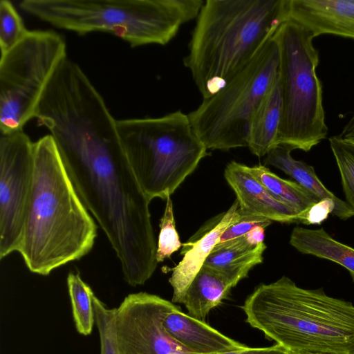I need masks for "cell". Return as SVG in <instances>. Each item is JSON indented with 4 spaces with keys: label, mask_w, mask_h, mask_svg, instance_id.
Listing matches in <instances>:
<instances>
[{
    "label": "cell",
    "mask_w": 354,
    "mask_h": 354,
    "mask_svg": "<svg viewBox=\"0 0 354 354\" xmlns=\"http://www.w3.org/2000/svg\"><path fill=\"white\" fill-rule=\"evenodd\" d=\"M83 204L118 258L125 281L143 285L158 262L150 201L126 157L107 106L84 100L61 110L48 127Z\"/></svg>",
    "instance_id": "6da1fadb"
},
{
    "label": "cell",
    "mask_w": 354,
    "mask_h": 354,
    "mask_svg": "<svg viewBox=\"0 0 354 354\" xmlns=\"http://www.w3.org/2000/svg\"><path fill=\"white\" fill-rule=\"evenodd\" d=\"M97 227L79 197L51 135L35 142L32 185L18 252L48 275L92 250Z\"/></svg>",
    "instance_id": "7a4b0ae2"
},
{
    "label": "cell",
    "mask_w": 354,
    "mask_h": 354,
    "mask_svg": "<svg viewBox=\"0 0 354 354\" xmlns=\"http://www.w3.org/2000/svg\"><path fill=\"white\" fill-rule=\"evenodd\" d=\"M288 0H206L184 64L203 96L221 90L287 19Z\"/></svg>",
    "instance_id": "3957f363"
},
{
    "label": "cell",
    "mask_w": 354,
    "mask_h": 354,
    "mask_svg": "<svg viewBox=\"0 0 354 354\" xmlns=\"http://www.w3.org/2000/svg\"><path fill=\"white\" fill-rule=\"evenodd\" d=\"M246 322L289 352L354 354V305L283 276L241 306Z\"/></svg>",
    "instance_id": "277c9868"
},
{
    "label": "cell",
    "mask_w": 354,
    "mask_h": 354,
    "mask_svg": "<svg viewBox=\"0 0 354 354\" xmlns=\"http://www.w3.org/2000/svg\"><path fill=\"white\" fill-rule=\"evenodd\" d=\"M203 0H24L19 7L51 26L114 35L131 47L166 45L197 18Z\"/></svg>",
    "instance_id": "5b68a950"
},
{
    "label": "cell",
    "mask_w": 354,
    "mask_h": 354,
    "mask_svg": "<svg viewBox=\"0 0 354 354\" xmlns=\"http://www.w3.org/2000/svg\"><path fill=\"white\" fill-rule=\"evenodd\" d=\"M129 165L151 201L167 199L208 155L188 115L117 120Z\"/></svg>",
    "instance_id": "8992f818"
},
{
    "label": "cell",
    "mask_w": 354,
    "mask_h": 354,
    "mask_svg": "<svg viewBox=\"0 0 354 354\" xmlns=\"http://www.w3.org/2000/svg\"><path fill=\"white\" fill-rule=\"evenodd\" d=\"M273 37L279 50L278 78L282 108L276 145L307 152L328 134L322 86L316 72L319 58L313 45L315 36L288 19Z\"/></svg>",
    "instance_id": "52a82bcc"
},
{
    "label": "cell",
    "mask_w": 354,
    "mask_h": 354,
    "mask_svg": "<svg viewBox=\"0 0 354 354\" xmlns=\"http://www.w3.org/2000/svg\"><path fill=\"white\" fill-rule=\"evenodd\" d=\"M279 50L273 36L221 90L188 115L207 149L248 147L254 115L278 77Z\"/></svg>",
    "instance_id": "ba28073f"
},
{
    "label": "cell",
    "mask_w": 354,
    "mask_h": 354,
    "mask_svg": "<svg viewBox=\"0 0 354 354\" xmlns=\"http://www.w3.org/2000/svg\"><path fill=\"white\" fill-rule=\"evenodd\" d=\"M67 58L64 38L51 30H29L0 59V131H23L50 82Z\"/></svg>",
    "instance_id": "9c48e42d"
},
{
    "label": "cell",
    "mask_w": 354,
    "mask_h": 354,
    "mask_svg": "<svg viewBox=\"0 0 354 354\" xmlns=\"http://www.w3.org/2000/svg\"><path fill=\"white\" fill-rule=\"evenodd\" d=\"M35 142L24 131L0 138V258L18 252L31 193Z\"/></svg>",
    "instance_id": "30bf717a"
},
{
    "label": "cell",
    "mask_w": 354,
    "mask_h": 354,
    "mask_svg": "<svg viewBox=\"0 0 354 354\" xmlns=\"http://www.w3.org/2000/svg\"><path fill=\"white\" fill-rule=\"evenodd\" d=\"M180 308L159 296L129 295L116 308L115 333L119 354H196L165 330L163 320Z\"/></svg>",
    "instance_id": "8fae6325"
},
{
    "label": "cell",
    "mask_w": 354,
    "mask_h": 354,
    "mask_svg": "<svg viewBox=\"0 0 354 354\" xmlns=\"http://www.w3.org/2000/svg\"><path fill=\"white\" fill-rule=\"evenodd\" d=\"M288 19L315 37L333 35L354 39V0H288Z\"/></svg>",
    "instance_id": "7c38bea8"
},
{
    "label": "cell",
    "mask_w": 354,
    "mask_h": 354,
    "mask_svg": "<svg viewBox=\"0 0 354 354\" xmlns=\"http://www.w3.org/2000/svg\"><path fill=\"white\" fill-rule=\"evenodd\" d=\"M224 176L236 196L241 212L282 223H297V213L276 199L250 173L248 166L232 161L227 165Z\"/></svg>",
    "instance_id": "4fadbf2b"
},
{
    "label": "cell",
    "mask_w": 354,
    "mask_h": 354,
    "mask_svg": "<svg viewBox=\"0 0 354 354\" xmlns=\"http://www.w3.org/2000/svg\"><path fill=\"white\" fill-rule=\"evenodd\" d=\"M239 203L236 200L221 216L215 225L197 241L183 245L182 260L172 268L169 282L173 289L172 303L183 304L186 292L193 279L204 265L225 229L239 216Z\"/></svg>",
    "instance_id": "5bb4252c"
},
{
    "label": "cell",
    "mask_w": 354,
    "mask_h": 354,
    "mask_svg": "<svg viewBox=\"0 0 354 354\" xmlns=\"http://www.w3.org/2000/svg\"><path fill=\"white\" fill-rule=\"evenodd\" d=\"M162 324L175 341L196 354H218L247 346L225 336L204 321L183 313L180 308L169 313Z\"/></svg>",
    "instance_id": "9a60e30c"
},
{
    "label": "cell",
    "mask_w": 354,
    "mask_h": 354,
    "mask_svg": "<svg viewBox=\"0 0 354 354\" xmlns=\"http://www.w3.org/2000/svg\"><path fill=\"white\" fill-rule=\"evenodd\" d=\"M264 242L251 244L246 235L216 244L204 266L220 272L235 286L248 277L249 271L263 262Z\"/></svg>",
    "instance_id": "2e32d148"
},
{
    "label": "cell",
    "mask_w": 354,
    "mask_h": 354,
    "mask_svg": "<svg viewBox=\"0 0 354 354\" xmlns=\"http://www.w3.org/2000/svg\"><path fill=\"white\" fill-rule=\"evenodd\" d=\"M292 150L291 147L287 145L274 146L266 154L265 165L282 171L319 200L325 198L333 199L337 205L338 218L346 220L353 216L354 211L345 201L338 198L325 187L317 176L313 167L292 158Z\"/></svg>",
    "instance_id": "e0dca14e"
},
{
    "label": "cell",
    "mask_w": 354,
    "mask_h": 354,
    "mask_svg": "<svg viewBox=\"0 0 354 354\" xmlns=\"http://www.w3.org/2000/svg\"><path fill=\"white\" fill-rule=\"evenodd\" d=\"M233 287L222 273L203 265L189 285L183 304L189 315L205 322L210 310L221 304Z\"/></svg>",
    "instance_id": "ac0fdd59"
},
{
    "label": "cell",
    "mask_w": 354,
    "mask_h": 354,
    "mask_svg": "<svg viewBox=\"0 0 354 354\" xmlns=\"http://www.w3.org/2000/svg\"><path fill=\"white\" fill-rule=\"evenodd\" d=\"M290 244L298 252L329 260L347 270L354 281V248L332 237L324 228L295 227Z\"/></svg>",
    "instance_id": "d6986e66"
},
{
    "label": "cell",
    "mask_w": 354,
    "mask_h": 354,
    "mask_svg": "<svg viewBox=\"0 0 354 354\" xmlns=\"http://www.w3.org/2000/svg\"><path fill=\"white\" fill-rule=\"evenodd\" d=\"M281 98L277 77L252 121L248 147L258 156H266L274 146L281 119Z\"/></svg>",
    "instance_id": "ffe728a7"
},
{
    "label": "cell",
    "mask_w": 354,
    "mask_h": 354,
    "mask_svg": "<svg viewBox=\"0 0 354 354\" xmlns=\"http://www.w3.org/2000/svg\"><path fill=\"white\" fill-rule=\"evenodd\" d=\"M248 169L276 199L291 207L297 214L319 201L297 182L280 178L265 165L248 166Z\"/></svg>",
    "instance_id": "44dd1931"
},
{
    "label": "cell",
    "mask_w": 354,
    "mask_h": 354,
    "mask_svg": "<svg viewBox=\"0 0 354 354\" xmlns=\"http://www.w3.org/2000/svg\"><path fill=\"white\" fill-rule=\"evenodd\" d=\"M67 286L76 329L80 334L88 335L95 323L94 293L78 273L69 272Z\"/></svg>",
    "instance_id": "7402d4cb"
},
{
    "label": "cell",
    "mask_w": 354,
    "mask_h": 354,
    "mask_svg": "<svg viewBox=\"0 0 354 354\" xmlns=\"http://www.w3.org/2000/svg\"><path fill=\"white\" fill-rule=\"evenodd\" d=\"M23 20L8 0L0 1V50L6 53L19 44L28 34Z\"/></svg>",
    "instance_id": "603a6c76"
},
{
    "label": "cell",
    "mask_w": 354,
    "mask_h": 354,
    "mask_svg": "<svg viewBox=\"0 0 354 354\" xmlns=\"http://www.w3.org/2000/svg\"><path fill=\"white\" fill-rule=\"evenodd\" d=\"M329 143L339 172L345 201L354 211V151L336 136L329 138Z\"/></svg>",
    "instance_id": "cb8c5ba5"
},
{
    "label": "cell",
    "mask_w": 354,
    "mask_h": 354,
    "mask_svg": "<svg viewBox=\"0 0 354 354\" xmlns=\"http://www.w3.org/2000/svg\"><path fill=\"white\" fill-rule=\"evenodd\" d=\"M93 306L100 339V354H119L116 333V308H109L95 295Z\"/></svg>",
    "instance_id": "d4e9b609"
},
{
    "label": "cell",
    "mask_w": 354,
    "mask_h": 354,
    "mask_svg": "<svg viewBox=\"0 0 354 354\" xmlns=\"http://www.w3.org/2000/svg\"><path fill=\"white\" fill-rule=\"evenodd\" d=\"M166 200L165 212L160 223V234L157 244L158 263L170 258L171 255L178 251L182 245L176 229L171 200L170 197Z\"/></svg>",
    "instance_id": "484cf974"
},
{
    "label": "cell",
    "mask_w": 354,
    "mask_h": 354,
    "mask_svg": "<svg viewBox=\"0 0 354 354\" xmlns=\"http://www.w3.org/2000/svg\"><path fill=\"white\" fill-rule=\"evenodd\" d=\"M238 217L225 229L217 244L241 237L258 226L266 227L272 221L263 217L245 214L239 210Z\"/></svg>",
    "instance_id": "4316f807"
},
{
    "label": "cell",
    "mask_w": 354,
    "mask_h": 354,
    "mask_svg": "<svg viewBox=\"0 0 354 354\" xmlns=\"http://www.w3.org/2000/svg\"><path fill=\"white\" fill-rule=\"evenodd\" d=\"M332 214L337 217L336 203L330 198L319 200L310 206L306 211L297 214V223L304 225H320Z\"/></svg>",
    "instance_id": "83f0119b"
},
{
    "label": "cell",
    "mask_w": 354,
    "mask_h": 354,
    "mask_svg": "<svg viewBox=\"0 0 354 354\" xmlns=\"http://www.w3.org/2000/svg\"><path fill=\"white\" fill-rule=\"evenodd\" d=\"M288 351L279 344L269 347L251 348L246 346L244 348L222 353L218 354H287Z\"/></svg>",
    "instance_id": "f1b7e54d"
},
{
    "label": "cell",
    "mask_w": 354,
    "mask_h": 354,
    "mask_svg": "<svg viewBox=\"0 0 354 354\" xmlns=\"http://www.w3.org/2000/svg\"><path fill=\"white\" fill-rule=\"evenodd\" d=\"M337 138L354 151V115L343 127Z\"/></svg>",
    "instance_id": "f546056e"
},
{
    "label": "cell",
    "mask_w": 354,
    "mask_h": 354,
    "mask_svg": "<svg viewBox=\"0 0 354 354\" xmlns=\"http://www.w3.org/2000/svg\"><path fill=\"white\" fill-rule=\"evenodd\" d=\"M264 229L265 227L262 226H258L247 233L245 235L248 241L252 245H259L264 242Z\"/></svg>",
    "instance_id": "4dcf8cb0"
},
{
    "label": "cell",
    "mask_w": 354,
    "mask_h": 354,
    "mask_svg": "<svg viewBox=\"0 0 354 354\" xmlns=\"http://www.w3.org/2000/svg\"><path fill=\"white\" fill-rule=\"evenodd\" d=\"M287 354H324V353H313V352H289V351H288Z\"/></svg>",
    "instance_id": "1f68e13d"
}]
</instances>
